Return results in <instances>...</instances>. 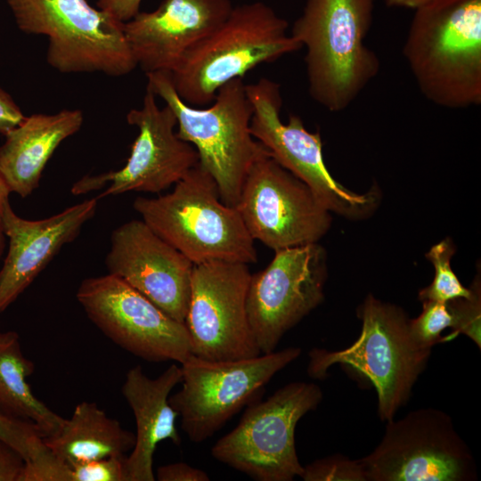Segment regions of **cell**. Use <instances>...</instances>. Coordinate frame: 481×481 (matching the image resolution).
<instances>
[{
	"label": "cell",
	"mask_w": 481,
	"mask_h": 481,
	"mask_svg": "<svg viewBox=\"0 0 481 481\" xmlns=\"http://www.w3.org/2000/svg\"><path fill=\"white\" fill-rule=\"evenodd\" d=\"M456 327L455 312L450 302L422 301V311L414 319L409 320V335L412 342L420 348L432 349L444 343L442 333ZM451 331V332H452Z\"/></svg>",
	"instance_id": "cell-25"
},
{
	"label": "cell",
	"mask_w": 481,
	"mask_h": 481,
	"mask_svg": "<svg viewBox=\"0 0 481 481\" xmlns=\"http://www.w3.org/2000/svg\"><path fill=\"white\" fill-rule=\"evenodd\" d=\"M289 24L263 2L233 6L227 18L190 48L170 72L179 97L200 107L211 103L228 81L261 63L297 52L301 45Z\"/></svg>",
	"instance_id": "cell-3"
},
{
	"label": "cell",
	"mask_w": 481,
	"mask_h": 481,
	"mask_svg": "<svg viewBox=\"0 0 481 481\" xmlns=\"http://www.w3.org/2000/svg\"><path fill=\"white\" fill-rule=\"evenodd\" d=\"M253 112L250 133L281 167L304 182L330 212L351 220L370 217L378 208L381 193L373 185L364 193L344 187L328 170L322 155L319 132L308 131L301 118L290 114L282 123L280 85L262 77L246 85Z\"/></svg>",
	"instance_id": "cell-9"
},
{
	"label": "cell",
	"mask_w": 481,
	"mask_h": 481,
	"mask_svg": "<svg viewBox=\"0 0 481 481\" xmlns=\"http://www.w3.org/2000/svg\"><path fill=\"white\" fill-rule=\"evenodd\" d=\"M11 191L2 175H0V259L3 255L4 247H5V239L6 236L4 232L3 226V216L5 206L10 202L9 196Z\"/></svg>",
	"instance_id": "cell-35"
},
{
	"label": "cell",
	"mask_w": 481,
	"mask_h": 481,
	"mask_svg": "<svg viewBox=\"0 0 481 481\" xmlns=\"http://www.w3.org/2000/svg\"><path fill=\"white\" fill-rule=\"evenodd\" d=\"M98 199L85 200L52 216L29 220L18 216L10 202L3 216L9 246L0 269V314L12 305L63 246L79 235L97 209Z\"/></svg>",
	"instance_id": "cell-19"
},
{
	"label": "cell",
	"mask_w": 481,
	"mask_h": 481,
	"mask_svg": "<svg viewBox=\"0 0 481 481\" xmlns=\"http://www.w3.org/2000/svg\"><path fill=\"white\" fill-rule=\"evenodd\" d=\"M250 276L243 263L213 260L193 265L184 321L192 355L210 361L261 355L247 315Z\"/></svg>",
	"instance_id": "cell-15"
},
{
	"label": "cell",
	"mask_w": 481,
	"mask_h": 481,
	"mask_svg": "<svg viewBox=\"0 0 481 481\" xmlns=\"http://www.w3.org/2000/svg\"><path fill=\"white\" fill-rule=\"evenodd\" d=\"M17 27L49 39L46 61L61 73L125 76L137 65L123 25L86 0H7Z\"/></svg>",
	"instance_id": "cell-7"
},
{
	"label": "cell",
	"mask_w": 481,
	"mask_h": 481,
	"mask_svg": "<svg viewBox=\"0 0 481 481\" xmlns=\"http://www.w3.org/2000/svg\"><path fill=\"white\" fill-rule=\"evenodd\" d=\"M105 265L108 273L184 323L194 264L142 219L127 221L112 231Z\"/></svg>",
	"instance_id": "cell-17"
},
{
	"label": "cell",
	"mask_w": 481,
	"mask_h": 481,
	"mask_svg": "<svg viewBox=\"0 0 481 481\" xmlns=\"http://www.w3.org/2000/svg\"><path fill=\"white\" fill-rule=\"evenodd\" d=\"M84 122L79 110L25 117L4 136L0 146V175L10 188L27 198L39 186L42 173L57 149Z\"/></svg>",
	"instance_id": "cell-21"
},
{
	"label": "cell",
	"mask_w": 481,
	"mask_h": 481,
	"mask_svg": "<svg viewBox=\"0 0 481 481\" xmlns=\"http://www.w3.org/2000/svg\"><path fill=\"white\" fill-rule=\"evenodd\" d=\"M249 235L273 251L317 243L331 213L268 151L250 166L235 206Z\"/></svg>",
	"instance_id": "cell-12"
},
{
	"label": "cell",
	"mask_w": 481,
	"mask_h": 481,
	"mask_svg": "<svg viewBox=\"0 0 481 481\" xmlns=\"http://www.w3.org/2000/svg\"><path fill=\"white\" fill-rule=\"evenodd\" d=\"M436 0H385L388 7L417 9Z\"/></svg>",
	"instance_id": "cell-36"
},
{
	"label": "cell",
	"mask_w": 481,
	"mask_h": 481,
	"mask_svg": "<svg viewBox=\"0 0 481 481\" xmlns=\"http://www.w3.org/2000/svg\"><path fill=\"white\" fill-rule=\"evenodd\" d=\"M367 481H473V454L449 414L433 407L386 421L371 452L359 459Z\"/></svg>",
	"instance_id": "cell-11"
},
{
	"label": "cell",
	"mask_w": 481,
	"mask_h": 481,
	"mask_svg": "<svg viewBox=\"0 0 481 481\" xmlns=\"http://www.w3.org/2000/svg\"><path fill=\"white\" fill-rule=\"evenodd\" d=\"M327 253L317 243L274 251L269 265L251 273L247 315L261 354L275 351L287 331L324 299Z\"/></svg>",
	"instance_id": "cell-14"
},
{
	"label": "cell",
	"mask_w": 481,
	"mask_h": 481,
	"mask_svg": "<svg viewBox=\"0 0 481 481\" xmlns=\"http://www.w3.org/2000/svg\"><path fill=\"white\" fill-rule=\"evenodd\" d=\"M182 376V368L175 363L155 379L146 376L140 365L127 371L121 392L136 424L135 446L126 460L127 481H154L153 456L158 444L167 439L180 444L175 426L178 414L169 396Z\"/></svg>",
	"instance_id": "cell-20"
},
{
	"label": "cell",
	"mask_w": 481,
	"mask_h": 481,
	"mask_svg": "<svg viewBox=\"0 0 481 481\" xmlns=\"http://www.w3.org/2000/svg\"><path fill=\"white\" fill-rule=\"evenodd\" d=\"M24 118L20 108L12 97L0 87V135H5L17 126Z\"/></svg>",
	"instance_id": "cell-33"
},
{
	"label": "cell",
	"mask_w": 481,
	"mask_h": 481,
	"mask_svg": "<svg viewBox=\"0 0 481 481\" xmlns=\"http://www.w3.org/2000/svg\"><path fill=\"white\" fill-rule=\"evenodd\" d=\"M0 438L11 444L25 461L43 444V436L32 422L6 416L0 412Z\"/></svg>",
	"instance_id": "cell-28"
},
{
	"label": "cell",
	"mask_w": 481,
	"mask_h": 481,
	"mask_svg": "<svg viewBox=\"0 0 481 481\" xmlns=\"http://www.w3.org/2000/svg\"><path fill=\"white\" fill-rule=\"evenodd\" d=\"M322 397L317 384L297 381L264 401L250 403L237 426L212 446V457L257 481L301 477L304 466L296 450V427Z\"/></svg>",
	"instance_id": "cell-8"
},
{
	"label": "cell",
	"mask_w": 481,
	"mask_h": 481,
	"mask_svg": "<svg viewBox=\"0 0 481 481\" xmlns=\"http://www.w3.org/2000/svg\"><path fill=\"white\" fill-rule=\"evenodd\" d=\"M403 55L420 93L446 109L481 104V0L414 10Z\"/></svg>",
	"instance_id": "cell-1"
},
{
	"label": "cell",
	"mask_w": 481,
	"mask_h": 481,
	"mask_svg": "<svg viewBox=\"0 0 481 481\" xmlns=\"http://www.w3.org/2000/svg\"><path fill=\"white\" fill-rule=\"evenodd\" d=\"M455 251V246L450 238L444 239L430 248L426 257L433 265L435 274L431 283L420 289V301L446 303L460 298H469L474 295L479 280L470 288L462 285L451 265Z\"/></svg>",
	"instance_id": "cell-24"
},
{
	"label": "cell",
	"mask_w": 481,
	"mask_h": 481,
	"mask_svg": "<svg viewBox=\"0 0 481 481\" xmlns=\"http://www.w3.org/2000/svg\"><path fill=\"white\" fill-rule=\"evenodd\" d=\"M141 219L194 265L213 261L253 264L255 240L235 207L224 204L212 175L199 163L172 192L133 202Z\"/></svg>",
	"instance_id": "cell-4"
},
{
	"label": "cell",
	"mask_w": 481,
	"mask_h": 481,
	"mask_svg": "<svg viewBox=\"0 0 481 481\" xmlns=\"http://www.w3.org/2000/svg\"><path fill=\"white\" fill-rule=\"evenodd\" d=\"M24 464L22 455L0 438V481H19Z\"/></svg>",
	"instance_id": "cell-32"
},
{
	"label": "cell",
	"mask_w": 481,
	"mask_h": 481,
	"mask_svg": "<svg viewBox=\"0 0 481 481\" xmlns=\"http://www.w3.org/2000/svg\"><path fill=\"white\" fill-rule=\"evenodd\" d=\"M45 445L69 467L113 456H124L135 446V434L122 428L95 403L78 404L69 419L53 435L43 437Z\"/></svg>",
	"instance_id": "cell-22"
},
{
	"label": "cell",
	"mask_w": 481,
	"mask_h": 481,
	"mask_svg": "<svg viewBox=\"0 0 481 481\" xmlns=\"http://www.w3.org/2000/svg\"><path fill=\"white\" fill-rule=\"evenodd\" d=\"M76 298L91 322L115 344L145 361L183 363L192 355L184 323L110 273L89 277Z\"/></svg>",
	"instance_id": "cell-13"
},
{
	"label": "cell",
	"mask_w": 481,
	"mask_h": 481,
	"mask_svg": "<svg viewBox=\"0 0 481 481\" xmlns=\"http://www.w3.org/2000/svg\"><path fill=\"white\" fill-rule=\"evenodd\" d=\"M304 481H367L358 460L342 454L326 456L304 466Z\"/></svg>",
	"instance_id": "cell-26"
},
{
	"label": "cell",
	"mask_w": 481,
	"mask_h": 481,
	"mask_svg": "<svg viewBox=\"0 0 481 481\" xmlns=\"http://www.w3.org/2000/svg\"><path fill=\"white\" fill-rule=\"evenodd\" d=\"M129 125L138 128L126 165L116 171L86 175L71 188L74 195L109 186L97 199L128 192L159 193L181 180L199 163V155L175 132L177 119L167 105L159 108L156 95L146 86L143 106L126 115Z\"/></svg>",
	"instance_id": "cell-16"
},
{
	"label": "cell",
	"mask_w": 481,
	"mask_h": 481,
	"mask_svg": "<svg viewBox=\"0 0 481 481\" xmlns=\"http://www.w3.org/2000/svg\"><path fill=\"white\" fill-rule=\"evenodd\" d=\"M142 0H97L99 9L121 22L133 19L139 12Z\"/></svg>",
	"instance_id": "cell-34"
},
{
	"label": "cell",
	"mask_w": 481,
	"mask_h": 481,
	"mask_svg": "<svg viewBox=\"0 0 481 481\" xmlns=\"http://www.w3.org/2000/svg\"><path fill=\"white\" fill-rule=\"evenodd\" d=\"M155 479L159 481H208L206 471L184 462L169 463L156 470Z\"/></svg>",
	"instance_id": "cell-31"
},
{
	"label": "cell",
	"mask_w": 481,
	"mask_h": 481,
	"mask_svg": "<svg viewBox=\"0 0 481 481\" xmlns=\"http://www.w3.org/2000/svg\"><path fill=\"white\" fill-rule=\"evenodd\" d=\"M375 0H306L290 35L306 48L312 99L331 112L346 110L378 75L380 61L365 45Z\"/></svg>",
	"instance_id": "cell-2"
},
{
	"label": "cell",
	"mask_w": 481,
	"mask_h": 481,
	"mask_svg": "<svg viewBox=\"0 0 481 481\" xmlns=\"http://www.w3.org/2000/svg\"><path fill=\"white\" fill-rule=\"evenodd\" d=\"M19 481H72V470L44 443L25 461Z\"/></svg>",
	"instance_id": "cell-27"
},
{
	"label": "cell",
	"mask_w": 481,
	"mask_h": 481,
	"mask_svg": "<svg viewBox=\"0 0 481 481\" xmlns=\"http://www.w3.org/2000/svg\"><path fill=\"white\" fill-rule=\"evenodd\" d=\"M361 332L348 347L330 351L312 348L306 372L324 379L335 364L350 367L375 387L381 421L395 418L428 365L432 349L418 347L409 335L407 314L400 306L369 294L359 306Z\"/></svg>",
	"instance_id": "cell-6"
},
{
	"label": "cell",
	"mask_w": 481,
	"mask_h": 481,
	"mask_svg": "<svg viewBox=\"0 0 481 481\" xmlns=\"http://www.w3.org/2000/svg\"><path fill=\"white\" fill-rule=\"evenodd\" d=\"M480 299V282H478L471 298H460L449 301L455 312L456 327L452 332L444 337V343L454 339L460 334H463L469 338L479 349L481 348Z\"/></svg>",
	"instance_id": "cell-29"
},
{
	"label": "cell",
	"mask_w": 481,
	"mask_h": 481,
	"mask_svg": "<svg viewBox=\"0 0 481 481\" xmlns=\"http://www.w3.org/2000/svg\"><path fill=\"white\" fill-rule=\"evenodd\" d=\"M230 0H163L124 22L127 44L146 73L171 72L183 54L213 32L232 9Z\"/></svg>",
	"instance_id": "cell-18"
},
{
	"label": "cell",
	"mask_w": 481,
	"mask_h": 481,
	"mask_svg": "<svg viewBox=\"0 0 481 481\" xmlns=\"http://www.w3.org/2000/svg\"><path fill=\"white\" fill-rule=\"evenodd\" d=\"M126 455L113 456L71 466L72 481H127Z\"/></svg>",
	"instance_id": "cell-30"
},
{
	"label": "cell",
	"mask_w": 481,
	"mask_h": 481,
	"mask_svg": "<svg viewBox=\"0 0 481 481\" xmlns=\"http://www.w3.org/2000/svg\"><path fill=\"white\" fill-rule=\"evenodd\" d=\"M146 77L147 86L174 111L178 137L195 148L199 164L215 179L221 200L235 207L250 166L268 151L250 133L253 109L243 78L223 85L212 104L199 109L179 97L170 72Z\"/></svg>",
	"instance_id": "cell-5"
},
{
	"label": "cell",
	"mask_w": 481,
	"mask_h": 481,
	"mask_svg": "<svg viewBox=\"0 0 481 481\" xmlns=\"http://www.w3.org/2000/svg\"><path fill=\"white\" fill-rule=\"evenodd\" d=\"M34 363L21 351L17 332L0 331V412L34 423L43 437L55 434L65 419L36 397L27 382Z\"/></svg>",
	"instance_id": "cell-23"
},
{
	"label": "cell",
	"mask_w": 481,
	"mask_h": 481,
	"mask_svg": "<svg viewBox=\"0 0 481 481\" xmlns=\"http://www.w3.org/2000/svg\"><path fill=\"white\" fill-rule=\"evenodd\" d=\"M300 355L296 346L226 361L190 355L181 363L182 387L169 396L189 440L199 444L214 436L243 406L257 400L272 378Z\"/></svg>",
	"instance_id": "cell-10"
}]
</instances>
